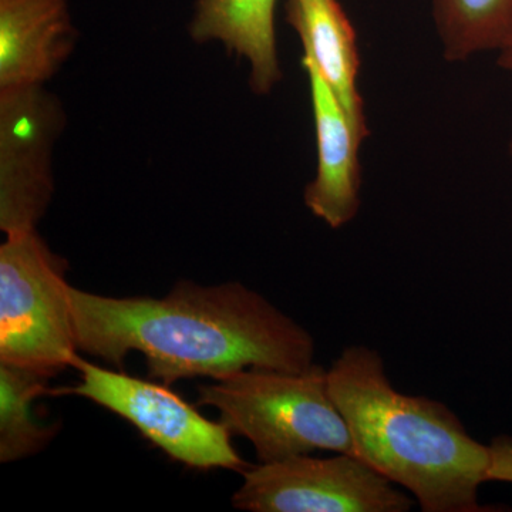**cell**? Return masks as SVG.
Instances as JSON below:
<instances>
[{
	"label": "cell",
	"instance_id": "3",
	"mask_svg": "<svg viewBox=\"0 0 512 512\" xmlns=\"http://www.w3.org/2000/svg\"><path fill=\"white\" fill-rule=\"evenodd\" d=\"M198 404L211 406L232 434L245 437L259 463L313 451L356 457L348 423L329 392L328 370L303 372L248 367L198 387Z\"/></svg>",
	"mask_w": 512,
	"mask_h": 512
},
{
	"label": "cell",
	"instance_id": "8",
	"mask_svg": "<svg viewBox=\"0 0 512 512\" xmlns=\"http://www.w3.org/2000/svg\"><path fill=\"white\" fill-rule=\"evenodd\" d=\"M302 66L308 74L318 150L316 175L306 185L303 201L316 218L339 229L355 220L362 204L359 153L363 143L342 103L306 53L302 55Z\"/></svg>",
	"mask_w": 512,
	"mask_h": 512
},
{
	"label": "cell",
	"instance_id": "15",
	"mask_svg": "<svg viewBox=\"0 0 512 512\" xmlns=\"http://www.w3.org/2000/svg\"><path fill=\"white\" fill-rule=\"evenodd\" d=\"M498 66L512 74V18L503 42L498 47Z\"/></svg>",
	"mask_w": 512,
	"mask_h": 512
},
{
	"label": "cell",
	"instance_id": "7",
	"mask_svg": "<svg viewBox=\"0 0 512 512\" xmlns=\"http://www.w3.org/2000/svg\"><path fill=\"white\" fill-rule=\"evenodd\" d=\"M66 113L43 86L0 90V229L35 231L55 192L53 151Z\"/></svg>",
	"mask_w": 512,
	"mask_h": 512
},
{
	"label": "cell",
	"instance_id": "10",
	"mask_svg": "<svg viewBox=\"0 0 512 512\" xmlns=\"http://www.w3.org/2000/svg\"><path fill=\"white\" fill-rule=\"evenodd\" d=\"M285 13L286 22L301 39L303 53L312 57L363 143L370 133L357 87L359 47L345 9L339 0H286Z\"/></svg>",
	"mask_w": 512,
	"mask_h": 512
},
{
	"label": "cell",
	"instance_id": "4",
	"mask_svg": "<svg viewBox=\"0 0 512 512\" xmlns=\"http://www.w3.org/2000/svg\"><path fill=\"white\" fill-rule=\"evenodd\" d=\"M67 262L35 231L0 247V363L55 376L76 367Z\"/></svg>",
	"mask_w": 512,
	"mask_h": 512
},
{
	"label": "cell",
	"instance_id": "6",
	"mask_svg": "<svg viewBox=\"0 0 512 512\" xmlns=\"http://www.w3.org/2000/svg\"><path fill=\"white\" fill-rule=\"evenodd\" d=\"M232 497L251 512H406L413 500L389 478L350 454L296 456L259 463L244 473Z\"/></svg>",
	"mask_w": 512,
	"mask_h": 512
},
{
	"label": "cell",
	"instance_id": "1",
	"mask_svg": "<svg viewBox=\"0 0 512 512\" xmlns=\"http://www.w3.org/2000/svg\"><path fill=\"white\" fill-rule=\"evenodd\" d=\"M77 348L123 367L146 357L148 376L222 379L248 369L303 372L315 365V340L261 293L239 282L180 281L164 298H111L70 286Z\"/></svg>",
	"mask_w": 512,
	"mask_h": 512
},
{
	"label": "cell",
	"instance_id": "13",
	"mask_svg": "<svg viewBox=\"0 0 512 512\" xmlns=\"http://www.w3.org/2000/svg\"><path fill=\"white\" fill-rule=\"evenodd\" d=\"M447 62L497 52L512 18V0H431Z\"/></svg>",
	"mask_w": 512,
	"mask_h": 512
},
{
	"label": "cell",
	"instance_id": "9",
	"mask_svg": "<svg viewBox=\"0 0 512 512\" xmlns=\"http://www.w3.org/2000/svg\"><path fill=\"white\" fill-rule=\"evenodd\" d=\"M76 42L69 0H0V90L43 86Z\"/></svg>",
	"mask_w": 512,
	"mask_h": 512
},
{
	"label": "cell",
	"instance_id": "2",
	"mask_svg": "<svg viewBox=\"0 0 512 512\" xmlns=\"http://www.w3.org/2000/svg\"><path fill=\"white\" fill-rule=\"evenodd\" d=\"M328 384L356 457L407 488L421 511H488L478 490L487 483L490 451L446 404L394 389L382 356L366 346L343 350Z\"/></svg>",
	"mask_w": 512,
	"mask_h": 512
},
{
	"label": "cell",
	"instance_id": "14",
	"mask_svg": "<svg viewBox=\"0 0 512 512\" xmlns=\"http://www.w3.org/2000/svg\"><path fill=\"white\" fill-rule=\"evenodd\" d=\"M490 464L487 481H500L512 484V437H495L488 446Z\"/></svg>",
	"mask_w": 512,
	"mask_h": 512
},
{
	"label": "cell",
	"instance_id": "5",
	"mask_svg": "<svg viewBox=\"0 0 512 512\" xmlns=\"http://www.w3.org/2000/svg\"><path fill=\"white\" fill-rule=\"evenodd\" d=\"M80 383L50 390L73 394L117 414L133 424L144 439L184 466L244 473L249 464L232 446V433L221 423L207 419L163 382H148L123 372H113L80 359Z\"/></svg>",
	"mask_w": 512,
	"mask_h": 512
},
{
	"label": "cell",
	"instance_id": "16",
	"mask_svg": "<svg viewBox=\"0 0 512 512\" xmlns=\"http://www.w3.org/2000/svg\"><path fill=\"white\" fill-rule=\"evenodd\" d=\"M510 154L512 156V140H511V143H510Z\"/></svg>",
	"mask_w": 512,
	"mask_h": 512
},
{
	"label": "cell",
	"instance_id": "11",
	"mask_svg": "<svg viewBox=\"0 0 512 512\" xmlns=\"http://www.w3.org/2000/svg\"><path fill=\"white\" fill-rule=\"evenodd\" d=\"M278 0H198L190 35L195 42H221L229 52L251 64L249 86L266 96L281 83L276 46L275 8Z\"/></svg>",
	"mask_w": 512,
	"mask_h": 512
},
{
	"label": "cell",
	"instance_id": "12",
	"mask_svg": "<svg viewBox=\"0 0 512 512\" xmlns=\"http://www.w3.org/2000/svg\"><path fill=\"white\" fill-rule=\"evenodd\" d=\"M52 376L0 363V463H13L39 453L55 439L60 424H40L32 406L50 394Z\"/></svg>",
	"mask_w": 512,
	"mask_h": 512
}]
</instances>
